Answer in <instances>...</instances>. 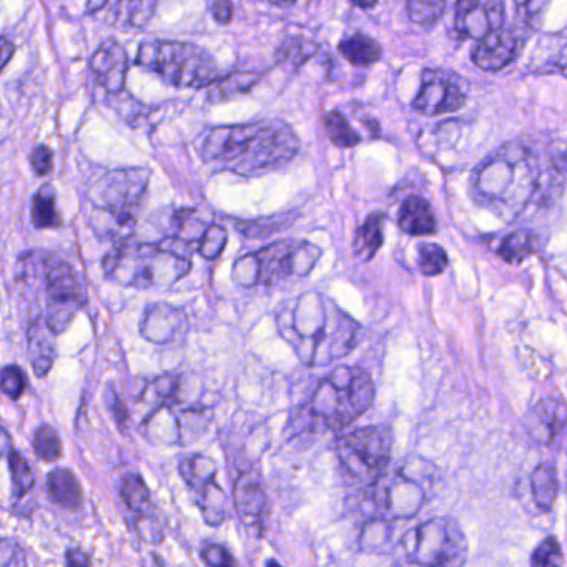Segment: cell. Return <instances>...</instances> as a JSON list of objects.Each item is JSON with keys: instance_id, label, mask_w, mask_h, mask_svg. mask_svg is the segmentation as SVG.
Masks as SVG:
<instances>
[{"instance_id": "cell-1", "label": "cell", "mask_w": 567, "mask_h": 567, "mask_svg": "<svg viewBox=\"0 0 567 567\" xmlns=\"http://www.w3.org/2000/svg\"><path fill=\"white\" fill-rule=\"evenodd\" d=\"M300 147L295 130L283 120L213 127L197 140L203 162L235 175H257L285 167Z\"/></svg>"}, {"instance_id": "cell-2", "label": "cell", "mask_w": 567, "mask_h": 567, "mask_svg": "<svg viewBox=\"0 0 567 567\" xmlns=\"http://www.w3.org/2000/svg\"><path fill=\"white\" fill-rule=\"evenodd\" d=\"M278 326L306 365H328L348 355L360 326L325 296L306 293L291 310L278 316Z\"/></svg>"}, {"instance_id": "cell-3", "label": "cell", "mask_w": 567, "mask_h": 567, "mask_svg": "<svg viewBox=\"0 0 567 567\" xmlns=\"http://www.w3.org/2000/svg\"><path fill=\"white\" fill-rule=\"evenodd\" d=\"M150 170L124 168L100 178L90 190V223L100 238L129 242L147 195Z\"/></svg>"}, {"instance_id": "cell-4", "label": "cell", "mask_w": 567, "mask_h": 567, "mask_svg": "<svg viewBox=\"0 0 567 567\" xmlns=\"http://www.w3.org/2000/svg\"><path fill=\"white\" fill-rule=\"evenodd\" d=\"M528 148L506 145L481 165L474 177V192L479 200L498 212L518 213L536 195L541 173H536Z\"/></svg>"}, {"instance_id": "cell-5", "label": "cell", "mask_w": 567, "mask_h": 567, "mask_svg": "<svg viewBox=\"0 0 567 567\" xmlns=\"http://www.w3.org/2000/svg\"><path fill=\"white\" fill-rule=\"evenodd\" d=\"M190 267V257L160 243H119L104 258L105 277L139 290L175 285Z\"/></svg>"}, {"instance_id": "cell-6", "label": "cell", "mask_w": 567, "mask_h": 567, "mask_svg": "<svg viewBox=\"0 0 567 567\" xmlns=\"http://www.w3.org/2000/svg\"><path fill=\"white\" fill-rule=\"evenodd\" d=\"M373 400L371 376L358 366H340L316 386L306 415L321 428L340 431L365 415Z\"/></svg>"}, {"instance_id": "cell-7", "label": "cell", "mask_w": 567, "mask_h": 567, "mask_svg": "<svg viewBox=\"0 0 567 567\" xmlns=\"http://www.w3.org/2000/svg\"><path fill=\"white\" fill-rule=\"evenodd\" d=\"M137 64L180 89H205L222 79L217 60L207 50L178 40L143 42Z\"/></svg>"}, {"instance_id": "cell-8", "label": "cell", "mask_w": 567, "mask_h": 567, "mask_svg": "<svg viewBox=\"0 0 567 567\" xmlns=\"http://www.w3.org/2000/svg\"><path fill=\"white\" fill-rule=\"evenodd\" d=\"M323 250L303 240H280L268 247L238 258L233 280L242 286L277 285L286 278L310 275Z\"/></svg>"}, {"instance_id": "cell-9", "label": "cell", "mask_w": 567, "mask_h": 567, "mask_svg": "<svg viewBox=\"0 0 567 567\" xmlns=\"http://www.w3.org/2000/svg\"><path fill=\"white\" fill-rule=\"evenodd\" d=\"M433 486V466L425 459L415 458L371 484L368 499L380 518L410 519L425 508Z\"/></svg>"}, {"instance_id": "cell-10", "label": "cell", "mask_w": 567, "mask_h": 567, "mask_svg": "<svg viewBox=\"0 0 567 567\" xmlns=\"http://www.w3.org/2000/svg\"><path fill=\"white\" fill-rule=\"evenodd\" d=\"M400 551L416 566L463 567L468 559V538L458 521L439 516L408 531L401 538Z\"/></svg>"}, {"instance_id": "cell-11", "label": "cell", "mask_w": 567, "mask_h": 567, "mask_svg": "<svg viewBox=\"0 0 567 567\" xmlns=\"http://www.w3.org/2000/svg\"><path fill=\"white\" fill-rule=\"evenodd\" d=\"M34 260L44 290L45 310L42 316L50 331L60 335L69 328L84 305V291L74 268L54 253L34 255Z\"/></svg>"}, {"instance_id": "cell-12", "label": "cell", "mask_w": 567, "mask_h": 567, "mask_svg": "<svg viewBox=\"0 0 567 567\" xmlns=\"http://www.w3.org/2000/svg\"><path fill=\"white\" fill-rule=\"evenodd\" d=\"M341 471L351 483L370 488L385 474L391 459V433L385 426H366L336 443Z\"/></svg>"}, {"instance_id": "cell-13", "label": "cell", "mask_w": 567, "mask_h": 567, "mask_svg": "<svg viewBox=\"0 0 567 567\" xmlns=\"http://www.w3.org/2000/svg\"><path fill=\"white\" fill-rule=\"evenodd\" d=\"M180 473L188 488L197 499L198 508L208 524L218 526L227 516V498L222 488L215 483L217 466L202 456H192L180 463Z\"/></svg>"}, {"instance_id": "cell-14", "label": "cell", "mask_w": 567, "mask_h": 567, "mask_svg": "<svg viewBox=\"0 0 567 567\" xmlns=\"http://www.w3.org/2000/svg\"><path fill=\"white\" fill-rule=\"evenodd\" d=\"M458 75L448 70H425L423 85L413 107L420 114L441 115L459 110L466 102Z\"/></svg>"}, {"instance_id": "cell-15", "label": "cell", "mask_w": 567, "mask_h": 567, "mask_svg": "<svg viewBox=\"0 0 567 567\" xmlns=\"http://www.w3.org/2000/svg\"><path fill=\"white\" fill-rule=\"evenodd\" d=\"M454 22L463 37L481 42L503 29L504 4L499 0H463L456 4Z\"/></svg>"}, {"instance_id": "cell-16", "label": "cell", "mask_w": 567, "mask_h": 567, "mask_svg": "<svg viewBox=\"0 0 567 567\" xmlns=\"http://www.w3.org/2000/svg\"><path fill=\"white\" fill-rule=\"evenodd\" d=\"M89 65L90 74L100 89H104L110 95L124 92L125 80L129 72V57L117 40H104L90 57Z\"/></svg>"}, {"instance_id": "cell-17", "label": "cell", "mask_w": 567, "mask_h": 567, "mask_svg": "<svg viewBox=\"0 0 567 567\" xmlns=\"http://www.w3.org/2000/svg\"><path fill=\"white\" fill-rule=\"evenodd\" d=\"M521 49L518 35L513 30L501 29L479 42L473 50V62L479 69L496 72L513 62Z\"/></svg>"}, {"instance_id": "cell-18", "label": "cell", "mask_w": 567, "mask_h": 567, "mask_svg": "<svg viewBox=\"0 0 567 567\" xmlns=\"http://www.w3.org/2000/svg\"><path fill=\"white\" fill-rule=\"evenodd\" d=\"M567 425V408L561 401L548 400L539 401L533 410L526 416V428L531 438L536 443L549 446L554 439L563 433Z\"/></svg>"}, {"instance_id": "cell-19", "label": "cell", "mask_w": 567, "mask_h": 567, "mask_svg": "<svg viewBox=\"0 0 567 567\" xmlns=\"http://www.w3.org/2000/svg\"><path fill=\"white\" fill-rule=\"evenodd\" d=\"M90 14L102 17L104 22L120 27L142 29L152 19L155 2H95L87 4Z\"/></svg>"}, {"instance_id": "cell-20", "label": "cell", "mask_w": 567, "mask_h": 567, "mask_svg": "<svg viewBox=\"0 0 567 567\" xmlns=\"http://www.w3.org/2000/svg\"><path fill=\"white\" fill-rule=\"evenodd\" d=\"M187 318L170 305H150L142 321V335L153 343H167L183 330Z\"/></svg>"}, {"instance_id": "cell-21", "label": "cell", "mask_w": 567, "mask_h": 567, "mask_svg": "<svg viewBox=\"0 0 567 567\" xmlns=\"http://www.w3.org/2000/svg\"><path fill=\"white\" fill-rule=\"evenodd\" d=\"M54 336V333L45 323L44 316L40 315L34 320H30L29 328H27L29 356L34 373L39 378L49 375L50 368L54 365Z\"/></svg>"}, {"instance_id": "cell-22", "label": "cell", "mask_w": 567, "mask_h": 567, "mask_svg": "<svg viewBox=\"0 0 567 567\" xmlns=\"http://www.w3.org/2000/svg\"><path fill=\"white\" fill-rule=\"evenodd\" d=\"M401 232L413 235V237H428L436 232V217L433 208L425 198L413 197L406 198L400 208Z\"/></svg>"}, {"instance_id": "cell-23", "label": "cell", "mask_w": 567, "mask_h": 567, "mask_svg": "<svg viewBox=\"0 0 567 567\" xmlns=\"http://www.w3.org/2000/svg\"><path fill=\"white\" fill-rule=\"evenodd\" d=\"M157 217L162 218L158 228H162L163 232L167 233V237L175 242H200L203 233L207 230L195 217V212L187 208H178V210L172 208L168 213L158 212Z\"/></svg>"}, {"instance_id": "cell-24", "label": "cell", "mask_w": 567, "mask_h": 567, "mask_svg": "<svg viewBox=\"0 0 567 567\" xmlns=\"http://www.w3.org/2000/svg\"><path fill=\"white\" fill-rule=\"evenodd\" d=\"M233 501L243 516H260L267 508V494L257 473L238 474L233 486Z\"/></svg>"}, {"instance_id": "cell-25", "label": "cell", "mask_w": 567, "mask_h": 567, "mask_svg": "<svg viewBox=\"0 0 567 567\" xmlns=\"http://www.w3.org/2000/svg\"><path fill=\"white\" fill-rule=\"evenodd\" d=\"M47 491L52 501L62 508L77 509L82 504V486L70 469H54L47 478Z\"/></svg>"}, {"instance_id": "cell-26", "label": "cell", "mask_w": 567, "mask_h": 567, "mask_svg": "<svg viewBox=\"0 0 567 567\" xmlns=\"http://www.w3.org/2000/svg\"><path fill=\"white\" fill-rule=\"evenodd\" d=\"M120 496L124 499L125 506L129 508L130 513L134 514L135 521H148L152 516L153 504L150 498L147 484L143 483V479L139 474H127L122 479L120 486Z\"/></svg>"}, {"instance_id": "cell-27", "label": "cell", "mask_w": 567, "mask_h": 567, "mask_svg": "<svg viewBox=\"0 0 567 567\" xmlns=\"http://www.w3.org/2000/svg\"><path fill=\"white\" fill-rule=\"evenodd\" d=\"M383 230H385V215L381 212L371 213L356 232L353 242L356 257H360L365 262L375 257L376 252L383 245Z\"/></svg>"}, {"instance_id": "cell-28", "label": "cell", "mask_w": 567, "mask_h": 567, "mask_svg": "<svg viewBox=\"0 0 567 567\" xmlns=\"http://www.w3.org/2000/svg\"><path fill=\"white\" fill-rule=\"evenodd\" d=\"M340 54L345 57L350 64L356 67H368L381 59V45L375 39H371L370 35L355 34L351 37L341 40L338 45Z\"/></svg>"}, {"instance_id": "cell-29", "label": "cell", "mask_w": 567, "mask_h": 567, "mask_svg": "<svg viewBox=\"0 0 567 567\" xmlns=\"http://www.w3.org/2000/svg\"><path fill=\"white\" fill-rule=\"evenodd\" d=\"M558 473L551 464H541L534 469L531 476V494L534 503L541 511L548 513L554 506V501L558 498Z\"/></svg>"}, {"instance_id": "cell-30", "label": "cell", "mask_w": 567, "mask_h": 567, "mask_svg": "<svg viewBox=\"0 0 567 567\" xmlns=\"http://www.w3.org/2000/svg\"><path fill=\"white\" fill-rule=\"evenodd\" d=\"M30 213H32L35 228H40V230L59 228L62 225V217L57 210V200H55V190L52 185H44L39 192L35 193Z\"/></svg>"}, {"instance_id": "cell-31", "label": "cell", "mask_w": 567, "mask_h": 567, "mask_svg": "<svg viewBox=\"0 0 567 567\" xmlns=\"http://www.w3.org/2000/svg\"><path fill=\"white\" fill-rule=\"evenodd\" d=\"M296 218H298L296 212L278 213V215H272V217L237 222V230L247 238H268L275 233L286 230L291 223L295 222Z\"/></svg>"}, {"instance_id": "cell-32", "label": "cell", "mask_w": 567, "mask_h": 567, "mask_svg": "<svg viewBox=\"0 0 567 567\" xmlns=\"http://www.w3.org/2000/svg\"><path fill=\"white\" fill-rule=\"evenodd\" d=\"M260 80V74L253 72H233V74L222 77L217 84L212 85L208 99L212 102H223L230 100L238 94H245L252 89L253 85Z\"/></svg>"}, {"instance_id": "cell-33", "label": "cell", "mask_w": 567, "mask_h": 567, "mask_svg": "<svg viewBox=\"0 0 567 567\" xmlns=\"http://www.w3.org/2000/svg\"><path fill=\"white\" fill-rule=\"evenodd\" d=\"M534 248H536V237L533 233L528 230H516L504 238L501 247L498 248V255L504 262L518 265L529 255H533Z\"/></svg>"}, {"instance_id": "cell-34", "label": "cell", "mask_w": 567, "mask_h": 567, "mask_svg": "<svg viewBox=\"0 0 567 567\" xmlns=\"http://www.w3.org/2000/svg\"><path fill=\"white\" fill-rule=\"evenodd\" d=\"M323 125H325L326 134L336 147L353 148L361 142L358 132L351 127L345 115L338 110L326 112L323 115Z\"/></svg>"}, {"instance_id": "cell-35", "label": "cell", "mask_w": 567, "mask_h": 567, "mask_svg": "<svg viewBox=\"0 0 567 567\" xmlns=\"http://www.w3.org/2000/svg\"><path fill=\"white\" fill-rule=\"evenodd\" d=\"M7 461H9L10 474H12V483H14L15 499H22L34 488V473L30 469L27 459L17 451L10 448L7 453Z\"/></svg>"}, {"instance_id": "cell-36", "label": "cell", "mask_w": 567, "mask_h": 567, "mask_svg": "<svg viewBox=\"0 0 567 567\" xmlns=\"http://www.w3.org/2000/svg\"><path fill=\"white\" fill-rule=\"evenodd\" d=\"M318 52V44L303 37H290L278 49L277 57L282 64L300 67Z\"/></svg>"}, {"instance_id": "cell-37", "label": "cell", "mask_w": 567, "mask_h": 567, "mask_svg": "<svg viewBox=\"0 0 567 567\" xmlns=\"http://www.w3.org/2000/svg\"><path fill=\"white\" fill-rule=\"evenodd\" d=\"M34 451L37 458L44 459L47 463L57 461L62 456V441L59 433L52 426L42 425L34 434Z\"/></svg>"}, {"instance_id": "cell-38", "label": "cell", "mask_w": 567, "mask_h": 567, "mask_svg": "<svg viewBox=\"0 0 567 567\" xmlns=\"http://www.w3.org/2000/svg\"><path fill=\"white\" fill-rule=\"evenodd\" d=\"M420 270L425 277H438L446 272L449 265L448 253L436 243H423L420 245Z\"/></svg>"}, {"instance_id": "cell-39", "label": "cell", "mask_w": 567, "mask_h": 567, "mask_svg": "<svg viewBox=\"0 0 567 567\" xmlns=\"http://www.w3.org/2000/svg\"><path fill=\"white\" fill-rule=\"evenodd\" d=\"M408 15L415 24L429 27L436 24L443 15L446 4L444 2H425V0H410L406 4Z\"/></svg>"}, {"instance_id": "cell-40", "label": "cell", "mask_w": 567, "mask_h": 567, "mask_svg": "<svg viewBox=\"0 0 567 567\" xmlns=\"http://www.w3.org/2000/svg\"><path fill=\"white\" fill-rule=\"evenodd\" d=\"M228 233L220 225H210L203 233L202 240L198 242V252L207 260H215L222 255L227 247Z\"/></svg>"}, {"instance_id": "cell-41", "label": "cell", "mask_w": 567, "mask_h": 567, "mask_svg": "<svg viewBox=\"0 0 567 567\" xmlns=\"http://www.w3.org/2000/svg\"><path fill=\"white\" fill-rule=\"evenodd\" d=\"M533 567H561L563 566V553L561 546L554 538L544 539L533 554Z\"/></svg>"}, {"instance_id": "cell-42", "label": "cell", "mask_w": 567, "mask_h": 567, "mask_svg": "<svg viewBox=\"0 0 567 567\" xmlns=\"http://www.w3.org/2000/svg\"><path fill=\"white\" fill-rule=\"evenodd\" d=\"M2 391L10 400H19L25 391V375L17 365H7L2 370Z\"/></svg>"}, {"instance_id": "cell-43", "label": "cell", "mask_w": 567, "mask_h": 567, "mask_svg": "<svg viewBox=\"0 0 567 567\" xmlns=\"http://www.w3.org/2000/svg\"><path fill=\"white\" fill-rule=\"evenodd\" d=\"M0 567H27L25 551L14 539H2V544H0Z\"/></svg>"}, {"instance_id": "cell-44", "label": "cell", "mask_w": 567, "mask_h": 567, "mask_svg": "<svg viewBox=\"0 0 567 567\" xmlns=\"http://www.w3.org/2000/svg\"><path fill=\"white\" fill-rule=\"evenodd\" d=\"M30 167L34 170L35 175L45 177L52 172L54 168V152L47 145H39L34 148V152L30 153Z\"/></svg>"}, {"instance_id": "cell-45", "label": "cell", "mask_w": 567, "mask_h": 567, "mask_svg": "<svg viewBox=\"0 0 567 567\" xmlns=\"http://www.w3.org/2000/svg\"><path fill=\"white\" fill-rule=\"evenodd\" d=\"M202 558L208 567H238L232 554L220 544H208L202 549Z\"/></svg>"}, {"instance_id": "cell-46", "label": "cell", "mask_w": 567, "mask_h": 567, "mask_svg": "<svg viewBox=\"0 0 567 567\" xmlns=\"http://www.w3.org/2000/svg\"><path fill=\"white\" fill-rule=\"evenodd\" d=\"M213 19L217 20L218 24L227 25L233 19V4L227 0H218L212 4Z\"/></svg>"}, {"instance_id": "cell-47", "label": "cell", "mask_w": 567, "mask_h": 567, "mask_svg": "<svg viewBox=\"0 0 567 567\" xmlns=\"http://www.w3.org/2000/svg\"><path fill=\"white\" fill-rule=\"evenodd\" d=\"M67 567H92V559L82 549L70 548L65 553Z\"/></svg>"}, {"instance_id": "cell-48", "label": "cell", "mask_w": 567, "mask_h": 567, "mask_svg": "<svg viewBox=\"0 0 567 567\" xmlns=\"http://www.w3.org/2000/svg\"><path fill=\"white\" fill-rule=\"evenodd\" d=\"M548 4H539V2H528V4H519L521 15H523L526 22H539V15H543V10L546 9Z\"/></svg>"}, {"instance_id": "cell-49", "label": "cell", "mask_w": 567, "mask_h": 567, "mask_svg": "<svg viewBox=\"0 0 567 567\" xmlns=\"http://www.w3.org/2000/svg\"><path fill=\"white\" fill-rule=\"evenodd\" d=\"M110 408H112V411H114L115 418H117V421H119V423H122V425H124V423H127V420H129V413H127V408H125L124 401H122V398H120V396L117 395L115 391H112V393H110Z\"/></svg>"}, {"instance_id": "cell-50", "label": "cell", "mask_w": 567, "mask_h": 567, "mask_svg": "<svg viewBox=\"0 0 567 567\" xmlns=\"http://www.w3.org/2000/svg\"><path fill=\"white\" fill-rule=\"evenodd\" d=\"M14 44H12V42H10L9 39H7V37H2V67H5V65H7V62H9L10 57H12V55H14Z\"/></svg>"}, {"instance_id": "cell-51", "label": "cell", "mask_w": 567, "mask_h": 567, "mask_svg": "<svg viewBox=\"0 0 567 567\" xmlns=\"http://www.w3.org/2000/svg\"><path fill=\"white\" fill-rule=\"evenodd\" d=\"M356 7H360V9H373L375 7L376 2H370V4H363V2H355Z\"/></svg>"}, {"instance_id": "cell-52", "label": "cell", "mask_w": 567, "mask_h": 567, "mask_svg": "<svg viewBox=\"0 0 567 567\" xmlns=\"http://www.w3.org/2000/svg\"><path fill=\"white\" fill-rule=\"evenodd\" d=\"M267 567H282V566H280V564H278L277 561H273L272 559V561H268Z\"/></svg>"}, {"instance_id": "cell-53", "label": "cell", "mask_w": 567, "mask_h": 567, "mask_svg": "<svg viewBox=\"0 0 567 567\" xmlns=\"http://www.w3.org/2000/svg\"><path fill=\"white\" fill-rule=\"evenodd\" d=\"M564 163H566V167H567V152L566 155H564Z\"/></svg>"}]
</instances>
